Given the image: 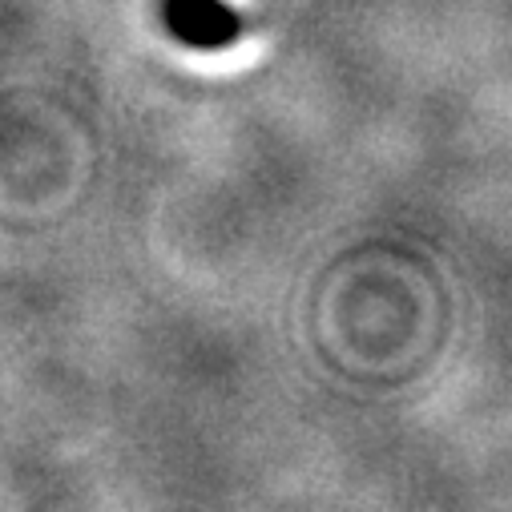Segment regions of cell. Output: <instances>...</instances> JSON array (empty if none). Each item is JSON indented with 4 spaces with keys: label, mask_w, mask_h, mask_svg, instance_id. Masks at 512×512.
<instances>
[{
    "label": "cell",
    "mask_w": 512,
    "mask_h": 512,
    "mask_svg": "<svg viewBox=\"0 0 512 512\" xmlns=\"http://www.w3.org/2000/svg\"><path fill=\"white\" fill-rule=\"evenodd\" d=\"M166 33L186 49H226L242 37V13L230 9L226 0H162Z\"/></svg>",
    "instance_id": "obj_1"
}]
</instances>
